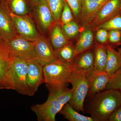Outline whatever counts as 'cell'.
<instances>
[{
    "mask_svg": "<svg viewBox=\"0 0 121 121\" xmlns=\"http://www.w3.org/2000/svg\"><path fill=\"white\" fill-rule=\"evenodd\" d=\"M48 7L54 16L55 22L60 21L65 0H46Z\"/></svg>",
    "mask_w": 121,
    "mask_h": 121,
    "instance_id": "24",
    "label": "cell"
},
{
    "mask_svg": "<svg viewBox=\"0 0 121 121\" xmlns=\"http://www.w3.org/2000/svg\"><path fill=\"white\" fill-rule=\"evenodd\" d=\"M15 58L5 41L0 38V89L14 90L11 69Z\"/></svg>",
    "mask_w": 121,
    "mask_h": 121,
    "instance_id": "5",
    "label": "cell"
},
{
    "mask_svg": "<svg viewBox=\"0 0 121 121\" xmlns=\"http://www.w3.org/2000/svg\"><path fill=\"white\" fill-rule=\"evenodd\" d=\"M78 21H80L82 0H65Z\"/></svg>",
    "mask_w": 121,
    "mask_h": 121,
    "instance_id": "28",
    "label": "cell"
},
{
    "mask_svg": "<svg viewBox=\"0 0 121 121\" xmlns=\"http://www.w3.org/2000/svg\"><path fill=\"white\" fill-rule=\"evenodd\" d=\"M87 78L89 82V97L106 89L110 76L105 71H101L95 68L87 72Z\"/></svg>",
    "mask_w": 121,
    "mask_h": 121,
    "instance_id": "13",
    "label": "cell"
},
{
    "mask_svg": "<svg viewBox=\"0 0 121 121\" xmlns=\"http://www.w3.org/2000/svg\"><path fill=\"white\" fill-rule=\"evenodd\" d=\"M99 29H104L108 31L113 30L121 31V14L113 17L93 29L96 30Z\"/></svg>",
    "mask_w": 121,
    "mask_h": 121,
    "instance_id": "25",
    "label": "cell"
},
{
    "mask_svg": "<svg viewBox=\"0 0 121 121\" xmlns=\"http://www.w3.org/2000/svg\"><path fill=\"white\" fill-rule=\"evenodd\" d=\"M34 59L43 66L58 60L51 44L41 36L35 41Z\"/></svg>",
    "mask_w": 121,
    "mask_h": 121,
    "instance_id": "10",
    "label": "cell"
},
{
    "mask_svg": "<svg viewBox=\"0 0 121 121\" xmlns=\"http://www.w3.org/2000/svg\"><path fill=\"white\" fill-rule=\"evenodd\" d=\"M106 89L121 90V68L111 76Z\"/></svg>",
    "mask_w": 121,
    "mask_h": 121,
    "instance_id": "27",
    "label": "cell"
},
{
    "mask_svg": "<svg viewBox=\"0 0 121 121\" xmlns=\"http://www.w3.org/2000/svg\"><path fill=\"white\" fill-rule=\"evenodd\" d=\"M18 35L4 0H0V38L6 41Z\"/></svg>",
    "mask_w": 121,
    "mask_h": 121,
    "instance_id": "12",
    "label": "cell"
},
{
    "mask_svg": "<svg viewBox=\"0 0 121 121\" xmlns=\"http://www.w3.org/2000/svg\"><path fill=\"white\" fill-rule=\"evenodd\" d=\"M108 121H121V104L110 117Z\"/></svg>",
    "mask_w": 121,
    "mask_h": 121,
    "instance_id": "32",
    "label": "cell"
},
{
    "mask_svg": "<svg viewBox=\"0 0 121 121\" xmlns=\"http://www.w3.org/2000/svg\"><path fill=\"white\" fill-rule=\"evenodd\" d=\"M73 70L71 63L64 62L59 59L44 65V83L48 89L66 86L69 83Z\"/></svg>",
    "mask_w": 121,
    "mask_h": 121,
    "instance_id": "3",
    "label": "cell"
},
{
    "mask_svg": "<svg viewBox=\"0 0 121 121\" xmlns=\"http://www.w3.org/2000/svg\"><path fill=\"white\" fill-rule=\"evenodd\" d=\"M119 91H120V93H121V90Z\"/></svg>",
    "mask_w": 121,
    "mask_h": 121,
    "instance_id": "35",
    "label": "cell"
},
{
    "mask_svg": "<svg viewBox=\"0 0 121 121\" xmlns=\"http://www.w3.org/2000/svg\"><path fill=\"white\" fill-rule=\"evenodd\" d=\"M87 73L73 68L69 81L72 86V94L69 103L78 112L81 111L84 113V102L89 90V82L87 78Z\"/></svg>",
    "mask_w": 121,
    "mask_h": 121,
    "instance_id": "4",
    "label": "cell"
},
{
    "mask_svg": "<svg viewBox=\"0 0 121 121\" xmlns=\"http://www.w3.org/2000/svg\"><path fill=\"white\" fill-rule=\"evenodd\" d=\"M44 0L46 1V0Z\"/></svg>",
    "mask_w": 121,
    "mask_h": 121,
    "instance_id": "36",
    "label": "cell"
},
{
    "mask_svg": "<svg viewBox=\"0 0 121 121\" xmlns=\"http://www.w3.org/2000/svg\"><path fill=\"white\" fill-rule=\"evenodd\" d=\"M118 51L119 52V53H120L121 55V48H118Z\"/></svg>",
    "mask_w": 121,
    "mask_h": 121,
    "instance_id": "34",
    "label": "cell"
},
{
    "mask_svg": "<svg viewBox=\"0 0 121 121\" xmlns=\"http://www.w3.org/2000/svg\"><path fill=\"white\" fill-rule=\"evenodd\" d=\"M28 66L27 84L31 96H33L39 87L44 83L43 66L34 59L27 60Z\"/></svg>",
    "mask_w": 121,
    "mask_h": 121,
    "instance_id": "11",
    "label": "cell"
},
{
    "mask_svg": "<svg viewBox=\"0 0 121 121\" xmlns=\"http://www.w3.org/2000/svg\"><path fill=\"white\" fill-rule=\"evenodd\" d=\"M9 12L19 15H28L32 6L29 0H4Z\"/></svg>",
    "mask_w": 121,
    "mask_h": 121,
    "instance_id": "18",
    "label": "cell"
},
{
    "mask_svg": "<svg viewBox=\"0 0 121 121\" xmlns=\"http://www.w3.org/2000/svg\"><path fill=\"white\" fill-rule=\"evenodd\" d=\"M72 11L67 2L65 1L60 20L61 25L73 21V16Z\"/></svg>",
    "mask_w": 121,
    "mask_h": 121,
    "instance_id": "29",
    "label": "cell"
},
{
    "mask_svg": "<svg viewBox=\"0 0 121 121\" xmlns=\"http://www.w3.org/2000/svg\"><path fill=\"white\" fill-rule=\"evenodd\" d=\"M51 40L52 45L55 51L60 49L68 43L62 28L59 24L56 25L52 29Z\"/></svg>",
    "mask_w": 121,
    "mask_h": 121,
    "instance_id": "22",
    "label": "cell"
},
{
    "mask_svg": "<svg viewBox=\"0 0 121 121\" xmlns=\"http://www.w3.org/2000/svg\"><path fill=\"white\" fill-rule=\"evenodd\" d=\"M9 14L18 35L32 41H35L39 39L40 35L34 22L29 16H19L11 12Z\"/></svg>",
    "mask_w": 121,
    "mask_h": 121,
    "instance_id": "7",
    "label": "cell"
},
{
    "mask_svg": "<svg viewBox=\"0 0 121 121\" xmlns=\"http://www.w3.org/2000/svg\"><path fill=\"white\" fill-rule=\"evenodd\" d=\"M47 100L43 104L33 105L31 109L37 116L39 121H55L56 115L71 98V89L67 86L55 87L48 90Z\"/></svg>",
    "mask_w": 121,
    "mask_h": 121,
    "instance_id": "2",
    "label": "cell"
},
{
    "mask_svg": "<svg viewBox=\"0 0 121 121\" xmlns=\"http://www.w3.org/2000/svg\"><path fill=\"white\" fill-rule=\"evenodd\" d=\"M121 14V0H109L93 17L87 27L93 29Z\"/></svg>",
    "mask_w": 121,
    "mask_h": 121,
    "instance_id": "9",
    "label": "cell"
},
{
    "mask_svg": "<svg viewBox=\"0 0 121 121\" xmlns=\"http://www.w3.org/2000/svg\"><path fill=\"white\" fill-rule=\"evenodd\" d=\"M93 41L94 36L91 29L87 28L83 32L75 46V56L91 49Z\"/></svg>",
    "mask_w": 121,
    "mask_h": 121,
    "instance_id": "19",
    "label": "cell"
},
{
    "mask_svg": "<svg viewBox=\"0 0 121 121\" xmlns=\"http://www.w3.org/2000/svg\"><path fill=\"white\" fill-rule=\"evenodd\" d=\"M28 66L27 60L16 57L11 69L14 90L23 95L31 96L27 84Z\"/></svg>",
    "mask_w": 121,
    "mask_h": 121,
    "instance_id": "6",
    "label": "cell"
},
{
    "mask_svg": "<svg viewBox=\"0 0 121 121\" xmlns=\"http://www.w3.org/2000/svg\"><path fill=\"white\" fill-rule=\"evenodd\" d=\"M61 28L67 39L73 38L76 36L79 32V27L78 25L73 21L63 25Z\"/></svg>",
    "mask_w": 121,
    "mask_h": 121,
    "instance_id": "26",
    "label": "cell"
},
{
    "mask_svg": "<svg viewBox=\"0 0 121 121\" xmlns=\"http://www.w3.org/2000/svg\"><path fill=\"white\" fill-rule=\"evenodd\" d=\"M37 19L40 26L43 29L50 28L55 22L51 11L45 0L34 6Z\"/></svg>",
    "mask_w": 121,
    "mask_h": 121,
    "instance_id": "16",
    "label": "cell"
},
{
    "mask_svg": "<svg viewBox=\"0 0 121 121\" xmlns=\"http://www.w3.org/2000/svg\"><path fill=\"white\" fill-rule=\"evenodd\" d=\"M55 52L58 59L65 63H71L75 56V47L69 43Z\"/></svg>",
    "mask_w": 121,
    "mask_h": 121,
    "instance_id": "23",
    "label": "cell"
},
{
    "mask_svg": "<svg viewBox=\"0 0 121 121\" xmlns=\"http://www.w3.org/2000/svg\"><path fill=\"white\" fill-rule=\"evenodd\" d=\"M96 30L95 39L98 43L105 44L108 43V31L104 29H99Z\"/></svg>",
    "mask_w": 121,
    "mask_h": 121,
    "instance_id": "31",
    "label": "cell"
},
{
    "mask_svg": "<svg viewBox=\"0 0 121 121\" xmlns=\"http://www.w3.org/2000/svg\"><path fill=\"white\" fill-rule=\"evenodd\" d=\"M5 42L15 57L26 60L34 59L35 41L28 40L17 35Z\"/></svg>",
    "mask_w": 121,
    "mask_h": 121,
    "instance_id": "8",
    "label": "cell"
},
{
    "mask_svg": "<svg viewBox=\"0 0 121 121\" xmlns=\"http://www.w3.org/2000/svg\"><path fill=\"white\" fill-rule=\"evenodd\" d=\"M108 31V41L112 45L121 44V31L113 30Z\"/></svg>",
    "mask_w": 121,
    "mask_h": 121,
    "instance_id": "30",
    "label": "cell"
},
{
    "mask_svg": "<svg viewBox=\"0 0 121 121\" xmlns=\"http://www.w3.org/2000/svg\"><path fill=\"white\" fill-rule=\"evenodd\" d=\"M106 47L107 59L105 72L111 77L121 68V55L111 44H107Z\"/></svg>",
    "mask_w": 121,
    "mask_h": 121,
    "instance_id": "17",
    "label": "cell"
},
{
    "mask_svg": "<svg viewBox=\"0 0 121 121\" xmlns=\"http://www.w3.org/2000/svg\"><path fill=\"white\" fill-rule=\"evenodd\" d=\"M109 0H82L80 21L83 26H87L91 21Z\"/></svg>",
    "mask_w": 121,
    "mask_h": 121,
    "instance_id": "14",
    "label": "cell"
},
{
    "mask_svg": "<svg viewBox=\"0 0 121 121\" xmlns=\"http://www.w3.org/2000/svg\"><path fill=\"white\" fill-rule=\"evenodd\" d=\"M75 69L88 72L94 68V50H87L75 56L71 63Z\"/></svg>",
    "mask_w": 121,
    "mask_h": 121,
    "instance_id": "15",
    "label": "cell"
},
{
    "mask_svg": "<svg viewBox=\"0 0 121 121\" xmlns=\"http://www.w3.org/2000/svg\"><path fill=\"white\" fill-rule=\"evenodd\" d=\"M59 113L70 121H94L91 117L79 113L71 106L69 103L64 105Z\"/></svg>",
    "mask_w": 121,
    "mask_h": 121,
    "instance_id": "21",
    "label": "cell"
},
{
    "mask_svg": "<svg viewBox=\"0 0 121 121\" xmlns=\"http://www.w3.org/2000/svg\"><path fill=\"white\" fill-rule=\"evenodd\" d=\"M89 97L87 112L94 121H108L121 104V93L117 90L106 89Z\"/></svg>",
    "mask_w": 121,
    "mask_h": 121,
    "instance_id": "1",
    "label": "cell"
},
{
    "mask_svg": "<svg viewBox=\"0 0 121 121\" xmlns=\"http://www.w3.org/2000/svg\"><path fill=\"white\" fill-rule=\"evenodd\" d=\"M94 52L95 68L100 71H105L107 59L106 44L96 43Z\"/></svg>",
    "mask_w": 121,
    "mask_h": 121,
    "instance_id": "20",
    "label": "cell"
},
{
    "mask_svg": "<svg viewBox=\"0 0 121 121\" xmlns=\"http://www.w3.org/2000/svg\"><path fill=\"white\" fill-rule=\"evenodd\" d=\"M44 0H29L32 6H35Z\"/></svg>",
    "mask_w": 121,
    "mask_h": 121,
    "instance_id": "33",
    "label": "cell"
}]
</instances>
